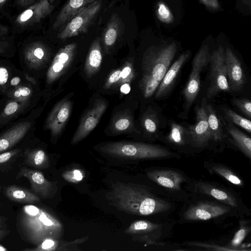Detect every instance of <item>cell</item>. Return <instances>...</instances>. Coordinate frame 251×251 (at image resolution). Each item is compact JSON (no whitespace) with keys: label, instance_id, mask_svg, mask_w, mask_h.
Masks as SVG:
<instances>
[{"label":"cell","instance_id":"4316f807","mask_svg":"<svg viewBox=\"0 0 251 251\" xmlns=\"http://www.w3.org/2000/svg\"><path fill=\"white\" fill-rule=\"evenodd\" d=\"M122 32V25L119 18L113 14L107 23L102 34V42L106 50L114 46Z\"/></svg>","mask_w":251,"mask_h":251},{"label":"cell","instance_id":"f35d334b","mask_svg":"<svg viewBox=\"0 0 251 251\" xmlns=\"http://www.w3.org/2000/svg\"><path fill=\"white\" fill-rule=\"evenodd\" d=\"M60 243L58 239L49 238L45 239L36 247L30 249H25L26 251H54L60 249Z\"/></svg>","mask_w":251,"mask_h":251},{"label":"cell","instance_id":"681fc988","mask_svg":"<svg viewBox=\"0 0 251 251\" xmlns=\"http://www.w3.org/2000/svg\"><path fill=\"white\" fill-rule=\"evenodd\" d=\"M35 0H17V4L22 7H26L32 4Z\"/></svg>","mask_w":251,"mask_h":251},{"label":"cell","instance_id":"3957f363","mask_svg":"<svg viewBox=\"0 0 251 251\" xmlns=\"http://www.w3.org/2000/svg\"><path fill=\"white\" fill-rule=\"evenodd\" d=\"M18 226L25 239L37 246L45 239H58L62 231L60 221L43 208L32 204L24 205L20 212Z\"/></svg>","mask_w":251,"mask_h":251},{"label":"cell","instance_id":"7c38bea8","mask_svg":"<svg viewBox=\"0 0 251 251\" xmlns=\"http://www.w3.org/2000/svg\"><path fill=\"white\" fill-rule=\"evenodd\" d=\"M72 107L71 101L62 100L54 105L47 117L43 128L50 131L52 140L62 132L70 117Z\"/></svg>","mask_w":251,"mask_h":251},{"label":"cell","instance_id":"ac0fdd59","mask_svg":"<svg viewBox=\"0 0 251 251\" xmlns=\"http://www.w3.org/2000/svg\"><path fill=\"white\" fill-rule=\"evenodd\" d=\"M230 210L226 206L203 202L189 207L185 211L184 217L189 221H206L224 215Z\"/></svg>","mask_w":251,"mask_h":251},{"label":"cell","instance_id":"680465c9","mask_svg":"<svg viewBox=\"0 0 251 251\" xmlns=\"http://www.w3.org/2000/svg\"><path fill=\"white\" fill-rule=\"evenodd\" d=\"M7 250L4 248L3 246H1V245H0V251H7Z\"/></svg>","mask_w":251,"mask_h":251},{"label":"cell","instance_id":"9a60e30c","mask_svg":"<svg viewBox=\"0 0 251 251\" xmlns=\"http://www.w3.org/2000/svg\"><path fill=\"white\" fill-rule=\"evenodd\" d=\"M37 102L16 100L6 98L0 113V131L19 118L27 114L37 106Z\"/></svg>","mask_w":251,"mask_h":251},{"label":"cell","instance_id":"d4e9b609","mask_svg":"<svg viewBox=\"0 0 251 251\" xmlns=\"http://www.w3.org/2000/svg\"><path fill=\"white\" fill-rule=\"evenodd\" d=\"M197 189L200 193L210 196L232 207L238 205L237 200L232 194L208 183H198Z\"/></svg>","mask_w":251,"mask_h":251},{"label":"cell","instance_id":"60d3db41","mask_svg":"<svg viewBox=\"0 0 251 251\" xmlns=\"http://www.w3.org/2000/svg\"><path fill=\"white\" fill-rule=\"evenodd\" d=\"M26 82L27 81L25 77L24 72L21 70L19 73L13 75L10 79L8 83V92L7 94L9 92Z\"/></svg>","mask_w":251,"mask_h":251},{"label":"cell","instance_id":"d590c367","mask_svg":"<svg viewBox=\"0 0 251 251\" xmlns=\"http://www.w3.org/2000/svg\"><path fill=\"white\" fill-rule=\"evenodd\" d=\"M251 231V227L245 220L240 222V228L234 234L232 240L228 244V248L233 251H239L238 248L245 237Z\"/></svg>","mask_w":251,"mask_h":251},{"label":"cell","instance_id":"8fae6325","mask_svg":"<svg viewBox=\"0 0 251 251\" xmlns=\"http://www.w3.org/2000/svg\"><path fill=\"white\" fill-rule=\"evenodd\" d=\"M108 106L104 100L95 101L93 106L82 117L78 126L74 133L71 144L74 145L86 138L96 127Z\"/></svg>","mask_w":251,"mask_h":251},{"label":"cell","instance_id":"7402d4cb","mask_svg":"<svg viewBox=\"0 0 251 251\" xmlns=\"http://www.w3.org/2000/svg\"><path fill=\"white\" fill-rule=\"evenodd\" d=\"M148 177L157 184L172 190L180 189L181 183L185 180L179 172L172 170H155L147 173Z\"/></svg>","mask_w":251,"mask_h":251},{"label":"cell","instance_id":"bcb514c9","mask_svg":"<svg viewBox=\"0 0 251 251\" xmlns=\"http://www.w3.org/2000/svg\"><path fill=\"white\" fill-rule=\"evenodd\" d=\"M64 178L71 182H77L82 180L83 177L82 173L78 170H73L64 173Z\"/></svg>","mask_w":251,"mask_h":251},{"label":"cell","instance_id":"8992f818","mask_svg":"<svg viewBox=\"0 0 251 251\" xmlns=\"http://www.w3.org/2000/svg\"><path fill=\"white\" fill-rule=\"evenodd\" d=\"M50 56V50L44 42H30L24 46L19 55L22 70L39 80L48 66Z\"/></svg>","mask_w":251,"mask_h":251},{"label":"cell","instance_id":"f5cc1de1","mask_svg":"<svg viewBox=\"0 0 251 251\" xmlns=\"http://www.w3.org/2000/svg\"><path fill=\"white\" fill-rule=\"evenodd\" d=\"M8 31V29L0 23V36L5 34Z\"/></svg>","mask_w":251,"mask_h":251},{"label":"cell","instance_id":"f6af8a7d","mask_svg":"<svg viewBox=\"0 0 251 251\" xmlns=\"http://www.w3.org/2000/svg\"><path fill=\"white\" fill-rule=\"evenodd\" d=\"M121 76V70L118 69L114 71L108 77L105 83L104 88L105 89H108L110 88L111 86L120 82Z\"/></svg>","mask_w":251,"mask_h":251},{"label":"cell","instance_id":"11a10c76","mask_svg":"<svg viewBox=\"0 0 251 251\" xmlns=\"http://www.w3.org/2000/svg\"><path fill=\"white\" fill-rule=\"evenodd\" d=\"M6 220L4 217H0V228L4 226Z\"/></svg>","mask_w":251,"mask_h":251},{"label":"cell","instance_id":"e575fe53","mask_svg":"<svg viewBox=\"0 0 251 251\" xmlns=\"http://www.w3.org/2000/svg\"><path fill=\"white\" fill-rule=\"evenodd\" d=\"M226 118L232 124L236 125L251 133V122L249 119H246L229 108H223Z\"/></svg>","mask_w":251,"mask_h":251},{"label":"cell","instance_id":"b9f144b4","mask_svg":"<svg viewBox=\"0 0 251 251\" xmlns=\"http://www.w3.org/2000/svg\"><path fill=\"white\" fill-rule=\"evenodd\" d=\"M22 151L21 148H16L0 153V167L18 155Z\"/></svg>","mask_w":251,"mask_h":251},{"label":"cell","instance_id":"484cf974","mask_svg":"<svg viewBox=\"0 0 251 251\" xmlns=\"http://www.w3.org/2000/svg\"><path fill=\"white\" fill-rule=\"evenodd\" d=\"M4 193L8 199L16 202L32 204L40 201V198L33 192L16 185L6 187Z\"/></svg>","mask_w":251,"mask_h":251},{"label":"cell","instance_id":"52a82bcc","mask_svg":"<svg viewBox=\"0 0 251 251\" xmlns=\"http://www.w3.org/2000/svg\"><path fill=\"white\" fill-rule=\"evenodd\" d=\"M210 54L208 45H204L199 49L193 59L189 79L182 92L185 108L188 110L199 93L201 75L203 69L209 63Z\"/></svg>","mask_w":251,"mask_h":251},{"label":"cell","instance_id":"ee69618b","mask_svg":"<svg viewBox=\"0 0 251 251\" xmlns=\"http://www.w3.org/2000/svg\"><path fill=\"white\" fill-rule=\"evenodd\" d=\"M133 75V69L131 64L127 62L122 70H121V76L120 82H126L131 80Z\"/></svg>","mask_w":251,"mask_h":251},{"label":"cell","instance_id":"c3c4849f","mask_svg":"<svg viewBox=\"0 0 251 251\" xmlns=\"http://www.w3.org/2000/svg\"><path fill=\"white\" fill-rule=\"evenodd\" d=\"M24 75L26 81L34 85L39 84V81L37 80L35 77L29 75L28 74L24 72Z\"/></svg>","mask_w":251,"mask_h":251},{"label":"cell","instance_id":"83f0119b","mask_svg":"<svg viewBox=\"0 0 251 251\" xmlns=\"http://www.w3.org/2000/svg\"><path fill=\"white\" fill-rule=\"evenodd\" d=\"M25 162L33 167L44 169L49 166V160L46 151L39 147L25 148L24 151Z\"/></svg>","mask_w":251,"mask_h":251},{"label":"cell","instance_id":"4dcf8cb0","mask_svg":"<svg viewBox=\"0 0 251 251\" xmlns=\"http://www.w3.org/2000/svg\"><path fill=\"white\" fill-rule=\"evenodd\" d=\"M206 113L209 128L215 141H221L224 137L221 120L213 106L206 103Z\"/></svg>","mask_w":251,"mask_h":251},{"label":"cell","instance_id":"ba28073f","mask_svg":"<svg viewBox=\"0 0 251 251\" xmlns=\"http://www.w3.org/2000/svg\"><path fill=\"white\" fill-rule=\"evenodd\" d=\"M76 49L75 43L67 45L58 51L50 63L45 73V88L42 92L46 100L53 84L71 65Z\"/></svg>","mask_w":251,"mask_h":251},{"label":"cell","instance_id":"7a4b0ae2","mask_svg":"<svg viewBox=\"0 0 251 251\" xmlns=\"http://www.w3.org/2000/svg\"><path fill=\"white\" fill-rule=\"evenodd\" d=\"M176 43L153 46L145 52L142 61V77L139 87L145 98L154 93L177 52Z\"/></svg>","mask_w":251,"mask_h":251},{"label":"cell","instance_id":"9f6ffc18","mask_svg":"<svg viewBox=\"0 0 251 251\" xmlns=\"http://www.w3.org/2000/svg\"><path fill=\"white\" fill-rule=\"evenodd\" d=\"M251 0H243V2L249 6V7H250L251 6Z\"/></svg>","mask_w":251,"mask_h":251},{"label":"cell","instance_id":"9c48e42d","mask_svg":"<svg viewBox=\"0 0 251 251\" xmlns=\"http://www.w3.org/2000/svg\"><path fill=\"white\" fill-rule=\"evenodd\" d=\"M210 83L206 97L210 99L221 92L230 91L225 63V50L219 46L210 54Z\"/></svg>","mask_w":251,"mask_h":251},{"label":"cell","instance_id":"91938a15","mask_svg":"<svg viewBox=\"0 0 251 251\" xmlns=\"http://www.w3.org/2000/svg\"><path fill=\"white\" fill-rule=\"evenodd\" d=\"M50 3L53 2L55 0H48Z\"/></svg>","mask_w":251,"mask_h":251},{"label":"cell","instance_id":"30bf717a","mask_svg":"<svg viewBox=\"0 0 251 251\" xmlns=\"http://www.w3.org/2000/svg\"><path fill=\"white\" fill-rule=\"evenodd\" d=\"M101 5V0H98L83 9L60 30L57 37L64 40L87 32L100 10Z\"/></svg>","mask_w":251,"mask_h":251},{"label":"cell","instance_id":"1f68e13d","mask_svg":"<svg viewBox=\"0 0 251 251\" xmlns=\"http://www.w3.org/2000/svg\"><path fill=\"white\" fill-rule=\"evenodd\" d=\"M167 139L170 143L176 146H183L188 141L191 142L188 127L174 122L171 123L170 131Z\"/></svg>","mask_w":251,"mask_h":251},{"label":"cell","instance_id":"4fadbf2b","mask_svg":"<svg viewBox=\"0 0 251 251\" xmlns=\"http://www.w3.org/2000/svg\"><path fill=\"white\" fill-rule=\"evenodd\" d=\"M206 103V98H203L201 105L195 109V124L188 126L191 142L196 147H203L212 140L207 120Z\"/></svg>","mask_w":251,"mask_h":251},{"label":"cell","instance_id":"8d00e7d4","mask_svg":"<svg viewBox=\"0 0 251 251\" xmlns=\"http://www.w3.org/2000/svg\"><path fill=\"white\" fill-rule=\"evenodd\" d=\"M211 170L220 175L231 183L239 186L244 185L243 180L231 170L222 165H215Z\"/></svg>","mask_w":251,"mask_h":251},{"label":"cell","instance_id":"2e32d148","mask_svg":"<svg viewBox=\"0 0 251 251\" xmlns=\"http://www.w3.org/2000/svg\"><path fill=\"white\" fill-rule=\"evenodd\" d=\"M162 225L147 220H137L132 222L125 232L131 235H137L136 239L150 244L158 243L157 241L161 235Z\"/></svg>","mask_w":251,"mask_h":251},{"label":"cell","instance_id":"5bb4252c","mask_svg":"<svg viewBox=\"0 0 251 251\" xmlns=\"http://www.w3.org/2000/svg\"><path fill=\"white\" fill-rule=\"evenodd\" d=\"M24 177L30 183L33 193L42 199L50 198L54 192V184L46 178L40 172L26 167L22 168L18 172L17 178Z\"/></svg>","mask_w":251,"mask_h":251},{"label":"cell","instance_id":"836d02e7","mask_svg":"<svg viewBox=\"0 0 251 251\" xmlns=\"http://www.w3.org/2000/svg\"><path fill=\"white\" fill-rule=\"evenodd\" d=\"M111 127L112 131L116 133L131 130L134 127L131 116L127 113L119 115L113 120Z\"/></svg>","mask_w":251,"mask_h":251},{"label":"cell","instance_id":"603a6c76","mask_svg":"<svg viewBox=\"0 0 251 251\" xmlns=\"http://www.w3.org/2000/svg\"><path fill=\"white\" fill-rule=\"evenodd\" d=\"M39 85L26 82L9 92L5 97L16 100L38 102L42 96Z\"/></svg>","mask_w":251,"mask_h":251},{"label":"cell","instance_id":"7bdbcfd3","mask_svg":"<svg viewBox=\"0 0 251 251\" xmlns=\"http://www.w3.org/2000/svg\"><path fill=\"white\" fill-rule=\"evenodd\" d=\"M14 51L10 43L0 40V57L9 58L13 56Z\"/></svg>","mask_w":251,"mask_h":251},{"label":"cell","instance_id":"44dd1931","mask_svg":"<svg viewBox=\"0 0 251 251\" xmlns=\"http://www.w3.org/2000/svg\"><path fill=\"white\" fill-rule=\"evenodd\" d=\"M96 0H68L57 16L52 28L62 29L74 17Z\"/></svg>","mask_w":251,"mask_h":251},{"label":"cell","instance_id":"ffe728a7","mask_svg":"<svg viewBox=\"0 0 251 251\" xmlns=\"http://www.w3.org/2000/svg\"><path fill=\"white\" fill-rule=\"evenodd\" d=\"M190 50L185 51L171 65L155 92L156 99L159 100L164 98L169 94L176 82V80L180 70L190 57Z\"/></svg>","mask_w":251,"mask_h":251},{"label":"cell","instance_id":"6da1fadb","mask_svg":"<svg viewBox=\"0 0 251 251\" xmlns=\"http://www.w3.org/2000/svg\"><path fill=\"white\" fill-rule=\"evenodd\" d=\"M106 198L119 210L133 215H151L171 208L169 202L153 195L147 187L129 182L113 183Z\"/></svg>","mask_w":251,"mask_h":251},{"label":"cell","instance_id":"f907efd6","mask_svg":"<svg viewBox=\"0 0 251 251\" xmlns=\"http://www.w3.org/2000/svg\"><path fill=\"white\" fill-rule=\"evenodd\" d=\"M130 90V87L128 84H125L122 85L121 88V91L124 93H127Z\"/></svg>","mask_w":251,"mask_h":251},{"label":"cell","instance_id":"7dc6e473","mask_svg":"<svg viewBox=\"0 0 251 251\" xmlns=\"http://www.w3.org/2000/svg\"><path fill=\"white\" fill-rule=\"evenodd\" d=\"M200 2L204 5L207 8L212 10H218L220 5L218 0H199Z\"/></svg>","mask_w":251,"mask_h":251},{"label":"cell","instance_id":"816d5d0a","mask_svg":"<svg viewBox=\"0 0 251 251\" xmlns=\"http://www.w3.org/2000/svg\"><path fill=\"white\" fill-rule=\"evenodd\" d=\"M6 100V97H2L0 99V113L2 110Z\"/></svg>","mask_w":251,"mask_h":251},{"label":"cell","instance_id":"94428289","mask_svg":"<svg viewBox=\"0 0 251 251\" xmlns=\"http://www.w3.org/2000/svg\"><path fill=\"white\" fill-rule=\"evenodd\" d=\"M1 191V186H0V192Z\"/></svg>","mask_w":251,"mask_h":251},{"label":"cell","instance_id":"cb8c5ba5","mask_svg":"<svg viewBox=\"0 0 251 251\" xmlns=\"http://www.w3.org/2000/svg\"><path fill=\"white\" fill-rule=\"evenodd\" d=\"M102 61L100 40L97 38L92 43L86 59L84 71L87 76L91 77L99 70Z\"/></svg>","mask_w":251,"mask_h":251},{"label":"cell","instance_id":"74e56055","mask_svg":"<svg viewBox=\"0 0 251 251\" xmlns=\"http://www.w3.org/2000/svg\"><path fill=\"white\" fill-rule=\"evenodd\" d=\"M155 13L158 19L163 23L169 24L174 21L172 12L166 4L162 1L158 2Z\"/></svg>","mask_w":251,"mask_h":251},{"label":"cell","instance_id":"e0dca14e","mask_svg":"<svg viewBox=\"0 0 251 251\" xmlns=\"http://www.w3.org/2000/svg\"><path fill=\"white\" fill-rule=\"evenodd\" d=\"M225 63L230 90L241 91L245 84V76L241 63L228 47L225 50Z\"/></svg>","mask_w":251,"mask_h":251},{"label":"cell","instance_id":"f1b7e54d","mask_svg":"<svg viewBox=\"0 0 251 251\" xmlns=\"http://www.w3.org/2000/svg\"><path fill=\"white\" fill-rule=\"evenodd\" d=\"M21 70L7 58L0 59V96L6 95L10 79Z\"/></svg>","mask_w":251,"mask_h":251},{"label":"cell","instance_id":"f546056e","mask_svg":"<svg viewBox=\"0 0 251 251\" xmlns=\"http://www.w3.org/2000/svg\"><path fill=\"white\" fill-rule=\"evenodd\" d=\"M226 129L236 146L249 159L251 158V139L250 136L229 123Z\"/></svg>","mask_w":251,"mask_h":251},{"label":"cell","instance_id":"db71d44e","mask_svg":"<svg viewBox=\"0 0 251 251\" xmlns=\"http://www.w3.org/2000/svg\"><path fill=\"white\" fill-rule=\"evenodd\" d=\"M9 230L0 229V240L2 239L9 232Z\"/></svg>","mask_w":251,"mask_h":251},{"label":"cell","instance_id":"6f0895ef","mask_svg":"<svg viewBox=\"0 0 251 251\" xmlns=\"http://www.w3.org/2000/svg\"><path fill=\"white\" fill-rule=\"evenodd\" d=\"M8 0H0V8L2 7Z\"/></svg>","mask_w":251,"mask_h":251},{"label":"cell","instance_id":"d6986e66","mask_svg":"<svg viewBox=\"0 0 251 251\" xmlns=\"http://www.w3.org/2000/svg\"><path fill=\"white\" fill-rule=\"evenodd\" d=\"M54 8L48 0H38L21 13L15 23L20 26H26L39 23L49 15Z\"/></svg>","mask_w":251,"mask_h":251},{"label":"cell","instance_id":"ab89813d","mask_svg":"<svg viewBox=\"0 0 251 251\" xmlns=\"http://www.w3.org/2000/svg\"><path fill=\"white\" fill-rule=\"evenodd\" d=\"M232 103L236 106L240 111L249 119L251 118V102L246 98L233 99Z\"/></svg>","mask_w":251,"mask_h":251},{"label":"cell","instance_id":"277c9868","mask_svg":"<svg viewBox=\"0 0 251 251\" xmlns=\"http://www.w3.org/2000/svg\"><path fill=\"white\" fill-rule=\"evenodd\" d=\"M101 152L113 157L132 159L169 157L172 152L158 145L130 142H111L99 147Z\"/></svg>","mask_w":251,"mask_h":251},{"label":"cell","instance_id":"d6a6232c","mask_svg":"<svg viewBox=\"0 0 251 251\" xmlns=\"http://www.w3.org/2000/svg\"><path fill=\"white\" fill-rule=\"evenodd\" d=\"M142 126L144 131L148 135L156 134L158 130L159 120L155 112L147 111L142 119Z\"/></svg>","mask_w":251,"mask_h":251},{"label":"cell","instance_id":"5b68a950","mask_svg":"<svg viewBox=\"0 0 251 251\" xmlns=\"http://www.w3.org/2000/svg\"><path fill=\"white\" fill-rule=\"evenodd\" d=\"M42 109V106L36 107L0 131V153L13 149L19 143L33 135L37 120Z\"/></svg>","mask_w":251,"mask_h":251}]
</instances>
